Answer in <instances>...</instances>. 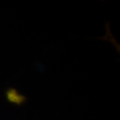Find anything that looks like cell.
I'll list each match as a JSON object with an SVG mask.
<instances>
[{"instance_id": "obj_1", "label": "cell", "mask_w": 120, "mask_h": 120, "mask_svg": "<svg viewBox=\"0 0 120 120\" xmlns=\"http://www.w3.org/2000/svg\"><path fill=\"white\" fill-rule=\"evenodd\" d=\"M5 95L9 103L16 106H21L27 101V98L26 95L20 94L14 87H9L7 89L5 92Z\"/></svg>"}, {"instance_id": "obj_2", "label": "cell", "mask_w": 120, "mask_h": 120, "mask_svg": "<svg viewBox=\"0 0 120 120\" xmlns=\"http://www.w3.org/2000/svg\"><path fill=\"white\" fill-rule=\"evenodd\" d=\"M35 66H36V68H37L39 72H41V73L45 72V67L43 65V64H41V63H40L39 61H38V62L36 61L35 62Z\"/></svg>"}]
</instances>
